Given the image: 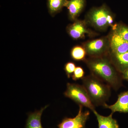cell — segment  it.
I'll list each match as a JSON object with an SVG mask.
<instances>
[{
	"mask_svg": "<svg viewBox=\"0 0 128 128\" xmlns=\"http://www.w3.org/2000/svg\"><path fill=\"white\" fill-rule=\"evenodd\" d=\"M84 61L91 74L107 84L115 91L118 90L122 86V77L110 58H108L105 56L90 57Z\"/></svg>",
	"mask_w": 128,
	"mask_h": 128,
	"instance_id": "6da1fadb",
	"label": "cell"
},
{
	"mask_svg": "<svg viewBox=\"0 0 128 128\" xmlns=\"http://www.w3.org/2000/svg\"><path fill=\"white\" fill-rule=\"evenodd\" d=\"M82 86L86 90L95 106H103L111 96L112 88L92 74L82 79Z\"/></svg>",
	"mask_w": 128,
	"mask_h": 128,
	"instance_id": "7a4b0ae2",
	"label": "cell"
},
{
	"mask_svg": "<svg viewBox=\"0 0 128 128\" xmlns=\"http://www.w3.org/2000/svg\"><path fill=\"white\" fill-rule=\"evenodd\" d=\"M114 15L105 4L99 7H93L86 14V22L97 30L104 31L109 26L112 27Z\"/></svg>",
	"mask_w": 128,
	"mask_h": 128,
	"instance_id": "3957f363",
	"label": "cell"
},
{
	"mask_svg": "<svg viewBox=\"0 0 128 128\" xmlns=\"http://www.w3.org/2000/svg\"><path fill=\"white\" fill-rule=\"evenodd\" d=\"M64 95L79 105L87 108L92 111L95 110V106L92 102L86 90L82 85L67 83Z\"/></svg>",
	"mask_w": 128,
	"mask_h": 128,
	"instance_id": "277c9868",
	"label": "cell"
},
{
	"mask_svg": "<svg viewBox=\"0 0 128 128\" xmlns=\"http://www.w3.org/2000/svg\"><path fill=\"white\" fill-rule=\"evenodd\" d=\"M88 55L90 57L105 56L110 48L109 38H102L88 41L83 44Z\"/></svg>",
	"mask_w": 128,
	"mask_h": 128,
	"instance_id": "5b68a950",
	"label": "cell"
},
{
	"mask_svg": "<svg viewBox=\"0 0 128 128\" xmlns=\"http://www.w3.org/2000/svg\"><path fill=\"white\" fill-rule=\"evenodd\" d=\"M80 108L78 114L73 118H65L58 124V128H86V124L90 116L88 111L83 112V106L79 105Z\"/></svg>",
	"mask_w": 128,
	"mask_h": 128,
	"instance_id": "8992f818",
	"label": "cell"
},
{
	"mask_svg": "<svg viewBox=\"0 0 128 128\" xmlns=\"http://www.w3.org/2000/svg\"><path fill=\"white\" fill-rule=\"evenodd\" d=\"M74 22L68 25L66 28V32L72 39L78 40L84 38L86 34L91 36L94 34L88 28L86 21L76 19Z\"/></svg>",
	"mask_w": 128,
	"mask_h": 128,
	"instance_id": "52a82bcc",
	"label": "cell"
},
{
	"mask_svg": "<svg viewBox=\"0 0 128 128\" xmlns=\"http://www.w3.org/2000/svg\"><path fill=\"white\" fill-rule=\"evenodd\" d=\"M110 49L112 54H119L128 52V41L114 33L109 37Z\"/></svg>",
	"mask_w": 128,
	"mask_h": 128,
	"instance_id": "ba28073f",
	"label": "cell"
},
{
	"mask_svg": "<svg viewBox=\"0 0 128 128\" xmlns=\"http://www.w3.org/2000/svg\"><path fill=\"white\" fill-rule=\"evenodd\" d=\"M103 107L110 109L113 114L115 112L128 113V90L118 95L117 100L114 104L108 105L105 104Z\"/></svg>",
	"mask_w": 128,
	"mask_h": 128,
	"instance_id": "9c48e42d",
	"label": "cell"
},
{
	"mask_svg": "<svg viewBox=\"0 0 128 128\" xmlns=\"http://www.w3.org/2000/svg\"><path fill=\"white\" fill-rule=\"evenodd\" d=\"M86 0H68L66 7L68 11L69 19L74 21L84 9Z\"/></svg>",
	"mask_w": 128,
	"mask_h": 128,
	"instance_id": "30bf717a",
	"label": "cell"
},
{
	"mask_svg": "<svg viewBox=\"0 0 128 128\" xmlns=\"http://www.w3.org/2000/svg\"><path fill=\"white\" fill-rule=\"evenodd\" d=\"M110 59L117 70L121 74L128 69V52L119 54L110 53Z\"/></svg>",
	"mask_w": 128,
	"mask_h": 128,
	"instance_id": "8fae6325",
	"label": "cell"
},
{
	"mask_svg": "<svg viewBox=\"0 0 128 128\" xmlns=\"http://www.w3.org/2000/svg\"><path fill=\"white\" fill-rule=\"evenodd\" d=\"M92 112L96 118L98 128H119L118 121L112 118L113 114L111 113L109 116H105L99 114L96 110Z\"/></svg>",
	"mask_w": 128,
	"mask_h": 128,
	"instance_id": "7c38bea8",
	"label": "cell"
},
{
	"mask_svg": "<svg viewBox=\"0 0 128 128\" xmlns=\"http://www.w3.org/2000/svg\"><path fill=\"white\" fill-rule=\"evenodd\" d=\"M48 106V105H46L39 111H35L29 114L25 128H44L41 124V116L44 110Z\"/></svg>",
	"mask_w": 128,
	"mask_h": 128,
	"instance_id": "4fadbf2b",
	"label": "cell"
},
{
	"mask_svg": "<svg viewBox=\"0 0 128 128\" xmlns=\"http://www.w3.org/2000/svg\"><path fill=\"white\" fill-rule=\"evenodd\" d=\"M68 0H48L49 13L51 16H55L60 12L64 7H66Z\"/></svg>",
	"mask_w": 128,
	"mask_h": 128,
	"instance_id": "5bb4252c",
	"label": "cell"
},
{
	"mask_svg": "<svg viewBox=\"0 0 128 128\" xmlns=\"http://www.w3.org/2000/svg\"><path fill=\"white\" fill-rule=\"evenodd\" d=\"M86 54V51L83 46H74L70 51L71 58L75 61H85Z\"/></svg>",
	"mask_w": 128,
	"mask_h": 128,
	"instance_id": "9a60e30c",
	"label": "cell"
},
{
	"mask_svg": "<svg viewBox=\"0 0 128 128\" xmlns=\"http://www.w3.org/2000/svg\"><path fill=\"white\" fill-rule=\"evenodd\" d=\"M112 28L113 32L128 41V26L122 24H116Z\"/></svg>",
	"mask_w": 128,
	"mask_h": 128,
	"instance_id": "2e32d148",
	"label": "cell"
},
{
	"mask_svg": "<svg viewBox=\"0 0 128 128\" xmlns=\"http://www.w3.org/2000/svg\"><path fill=\"white\" fill-rule=\"evenodd\" d=\"M76 67L75 64L73 62H68L65 64L64 70L68 78H70L72 77Z\"/></svg>",
	"mask_w": 128,
	"mask_h": 128,
	"instance_id": "e0dca14e",
	"label": "cell"
},
{
	"mask_svg": "<svg viewBox=\"0 0 128 128\" xmlns=\"http://www.w3.org/2000/svg\"><path fill=\"white\" fill-rule=\"evenodd\" d=\"M84 74V71L82 67L80 66H76L72 77L73 80L76 81L80 79H82Z\"/></svg>",
	"mask_w": 128,
	"mask_h": 128,
	"instance_id": "ac0fdd59",
	"label": "cell"
},
{
	"mask_svg": "<svg viewBox=\"0 0 128 128\" xmlns=\"http://www.w3.org/2000/svg\"><path fill=\"white\" fill-rule=\"evenodd\" d=\"M122 77L124 80H127L128 82V69L122 73Z\"/></svg>",
	"mask_w": 128,
	"mask_h": 128,
	"instance_id": "d6986e66",
	"label": "cell"
}]
</instances>
